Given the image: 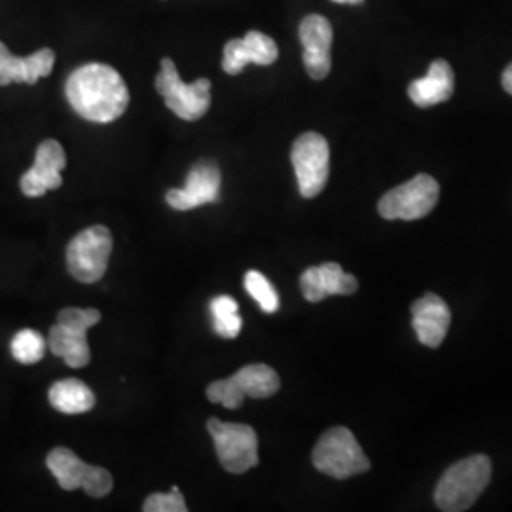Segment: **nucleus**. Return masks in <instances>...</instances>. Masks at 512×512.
<instances>
[{"label": "nucleus", "instance_id": "nucleus-7", "mask_svg": "<svg viewBox=\"0 0 512 512\" xmlns=\"http://www.w3.org/2000/svg\"><path fill=\"white\" fill-rule=\"evenodd\" d=\"M298 190L304 198H315L327 186L330 173V148L327 139L315 131H308L294 141L291 150Z\"/></svg>", "mask_w": 512, "mask_h": 512}, {"label": "nucleus", "instance_id": "nucleus-1", "mask_svg": "<svg viewBox=\"0 0 512 512\" xmlns=\"http://www.w3.org/2000/svg\"><path fill=\"white\" fill-rule=\"evenodd\" d=\"M74 112L95 124L118 120L129 105V90L116 69L105 63H88L74 71L65 84Z\"/></svg>", "mask_w": 512, "mask_h": 512}, {"label": "nucleus", "instance_id": "nucleus-26", "mask_svg": "<svg viewBox=\"0 0 512 512\" xmlns=\"http://www.w3.org/2000/svg\"><path fill=\"white\" fill-rule=\"evenodd\" d=\"M501 84H503V88H505V92L511 93L512 95V63L505 69V73H503V78H501Z\"/></svg>", "mask_w": 512, "mask_h": 512}, {"label": "nucleus", "instance_id": "nucleus-20", "mask_svg": "<svg viewBox=\"0 0 512 512\" xmlns=\"http://www.w3.org/2000/svg\"><path fill=\"white\" fill-rule=\"evenodd\" d=\"M50 404L61 414H86L95 406L92 389L80 380H61L50 387Z\"/></svg>", "mask_w": 512, "mask_h": 512}, {"label": "nucleus", "instance_id": "nucleus-4", "mask_svg": "<svg viewBox=\"0 0 512 512\" xmlns=\"http://www.w3.org/2000/svg\"><path fill=\"white\" fill-rule=\"evenodd\" d=\"M156 90L164 97L167 109L186 122L200 120L211 107V82L200 78L194 84H184L175 61L169 57H164L160 63Z\"/></svg>", "mask_w": 512, "mask_h": 512}, {"label": "nucleus", "instance_id": "nucleus-25", "mask_svg": "<svg viewBox=\"0 0 512 512\" xmlns=\"http://www.w3.org/2000/svg\"><path fill=\"white\" fill-rule=\"evenodd\" d=\"M99 321H101V313L92 308H65L57 315V323L74 327V329H92Z\"/></svg>", "mask_w": 512, "mask_h": 512}, {"label": "nucleus", "instance_id": "nucleus-23", "mask_svg": "<svg viewBox=\"0 0 512 512\" xmlns=\"http://www.w3.org/2000/svg\"><path fill=\"white\" fill-rule=\"evenodd\" d=\"M243 285H245V291L255 298L260 310L266 311V313H275L279 310V296L266 275L251 270L245 274Z\"/></svg>", "mask_w": 512, "mask_h": 512}, {"label": "nucleus", "instance_id": "nucleus-17", "mask_svg": "<svg viewBox=\"0 0 512 512\" xmlns=\"http://www.w3.org/2000/svg\"><path fill=\"white\" fill-rule=\"evenodd\" d=\"M55 54L50 48H42L27 57L12 54L0 42V86L8 84H37L40 78L54 71Z\"/></svg>", "mask_w": 512, "mask_h": 512}, {"label": "nucleus", "instance_id": "nucleus-13", "mask_svg": "<svg viewBox=\"0 0 512 512\" xmlns=\"http://www.w3.org/2000/svg\"><path fill=\"white\" fill-rule=\"evenodd\" d=\"M298 37L304 46V65L313 80L327 78L332 67L330 48H332V25L327 18L311 14L302 19Z\"/></svg>", "mask_w": 512, "mask_h": 512}, {"label": "nucleus", "instance_id": "nucleus-22", "mask_svg": "<svg viewBox=\"0 0 512 512\" xmlns=\"http://www.w3.org/2000/svg\"><path fill=\"white\" fill-rule=\"evenodd\" d=\"M46 348L48 340L33 329L19 330L10 344L14 359L21 365H37L38 361H42Z\"/></svg>", "mask_w": 512, "mask_h": 512}, {"label": "nucleus", "instance_id": "nucleus-8", "mask_svg": "<svg viewBox=\"0 0 512 512\" xmlns=\"http://www.w3.org/2000/svg\"><path fill=\"white\" fill-rule=\"evenodd\" d=\"M112 236L107 226H92L74 236L67 247V268L80 283H97L109 266Z\"/></svg>", "mask_w": 512, "mask_h": 512}, {"label": "nucleus", "instance_id": "nucleus-16", "mask_svg": "<svg viewBox=\"0 0 512 512\" xmlns=\"http://www.w3.org/2000/svg\"><path fill=\"white\" fill-rule=\"evenodd\" d=\"M300 289L308 302H321L332 294L357 293L359 281L355 275L346 274L340 264L325 262L321 266H311L300 275Z\"/></svg>", "mask_w": 512, "mask_h": 512}, {"label": "nucleus", "instance_id": "nucleus-11", "mask_svg": "<svg viewBox=\"0 0 512 512\" xmlns=\"http://www.w3.org/2000/svg\"><path fill=\"white\" fill-rule=\"evenodd\" d=\"M220 175L219 165L211 160H200L188 171L184 188H173L165 194V202L177 211H190L202 207L205 203L219 202Z\"/></svg>", "mask_w": 512, "mask_h": 512}, {"label": "nucleus", "instance_id": "nucleus-2", "mask_svg": "<svg viewBox=\"0 0 512 512\" xmlns=\"http://www.w3.org/2000/svg\"><path fill=\"white\" fill-rule=\"evenodd\" d=\"M492 478V463L482 454L454 463L439 480L435 503L440 511L463 512L473 507Z\"/></svg>", "mask_w": 512, "mask_h": 512}, {"label": "nucleus", "instance_id": "nucleus-12", "mask_svg": "<svg viewBox=\"0 0 512 512\" xmlns=\"http://www.w3.org/2000/svg\"><path fill=\"white\" fill-rule=\"evenodd\" d=\"M67 165V156L63 147L54 141H42L35 154V164L21 177V192L27 198H42L48 190H57L63 179L61 171Z\"/></svg>", "mask_w": 512, "mask_h": 512}, {"label": "nucleus", "instance_id": "nucleus-14", "mask_svg": "<svg viewBox=\"0 0 512 512\" xmlns=\"http://www.w3.org/2000/svg\"><path fill=\"white\" fill-rule=\"evenodd\" d=\"M277 44L272 37L249 31L243 38H234L226 42L224 57H222V69L226 74H239L247 65H274L277 61Z\"/></svg>", "mask_w": 512, "mask_h": 512}, {"label": "nucleus", "instance_id": "nucleus-24", "mask_svg": "<svg viewBox=\"0 0 512 512\" xmlns=\"http://www.w3.org/2000/svg\"><path fill=\"white\" fill-rule=\"evenodd\" d=\"M145 512H186V501H184L183 494L179 492V488H171V492L167 494H152L148 495L145 505H143Z\"/></svg>", "mask_w": 512, "mask_h": 512}, {"label": "nucleus", "instance_id": "nucleus-15", "mask_svg": "<svg viewBox=\"0 0 512 512\" xmlns=\"http://www.w3.org/2000/svg\"><path fill=\"white\" fill-rule=\"evenodd\" d=\"M450 321V308L437 294H425L412 304V327L427 348H439L450 329Z\"/></svg>", "mask_w": 512, "mask_h": 512}, {"label": "nucleus", "instance_id": "nucleus-21", "mask_svg": "<svg viewBox=\"0 0 512 512\" xmlns=\"http://www.w3.org/2000/svg\"><path fill=\"white\" fill-rule=\"evenodd\" d=\"M209 308L213 315V329L220 338H226V340L238 338L241 325H243V321L239 317L238 302L228 294H220L211 300Z\"/></svg>", "mask_w": 512, "mask_h": 512}, {"label": "nucleus", "instance_id": "nucleus-10", "mask_svg": "<svg viewBox=\"0 0 512 512\" xmlns=\"http://www.w3.org/2000/svg\"><path fill=\"white\" fill-rule=\"evenodd\" d=\"M46 465L50 473L55 476V480L59 482V486L67 492L82 488L86 494L99 499L109 495L114 486L112 475L107 469L84 463L69 448L52 450L46 458Z\"/></svg>", "mask_w": 512, "mask_h": 512}, {"label": "nucleus", "instance_id": "nucleus-27", "mask_svg": "<svg viewBox=\"0 0 512 512\" xmlns=\"http://www.w3.org/2000/svg\"><path fill=\"white\" fill-rule=\"evenodd\" d=\"M332 2H338V4H361L365 0H332Z\"/></svg>", "mask_w": 512, "mask_h": 512}, {"label": "nucleus", "instance_id": "nucleus-3", "mask_svg": "<svg viewBox=\"0 0 512 512\" xmlns=\"http://www.w3.org/2000/svg\"><path fill=\"white\" fill-rule=\"evenodd\" d=\"M311 461L317 471L338 480L361 475L370 469V459L366 458L361 444L348 427H332L323 433L313 448Z\"/></svg>", "mask_w": 512, "mask_h": 512}, {"label": "nucleus", "instance_id": "nucleus-19", "mask_svg": "<svg viewBox=\"0 0 512 512\" xmlns=\"http://www.w3.org/2000/svg\"><path fill=\"white\" fill-rule=\"evenodd\" d=\"M48 348L52 349L55 357H61L71 368H82L92 361L88 330L55 323L48 336Z\"/></svg>", "mask_w": 512, "mask_h": 512}, {"label": "nucleus", "instance_id": "nucleus-18", "mask_svg": "<svg viewBox=\"0 0 512 512\" xmlns=\"http://www.w3.org/2000/svg\"><path fill=\"white\" fill-rule=\"evenodd\" d=\"M408 95L421 109L435 107L454 95V71L444 59H435L423 78L408 86Z\"/></svg>", "mask_w": 512, "mask_h": 512}, {"label": "nucleus", "instance_id": "nucleus-9", "mask_svg": "<svg viewBox=\"0 0 512 512\" xmlns=\"http://www.w3.org/2000/svg\"><path fill=\"white\" fill-rule=\"evenodd\" d=\"M439 196V183L431 175L421 173L389 190L378 203V211L385 220L423 219L435 209Z\"/></svg>", "mask_w": 512, "mask_h": 512}, {"label": "nucleus", "instance_id": "nucleus-5", "mask_svg": "<svg viewBox=\"0 0 512 512\" xmlns=\"http://www.w3.org/2000/svg\"><path fill=\"white\" fill-rule=\"evenodd\" d=\"M279 376L272 366L247 365L226 380H219L207 387V399L222 404L228 410L239 408L245 397L268 399L279 391Z\"/></svg>", "mask_w": 512, "mask_h": 512}, {"label": "nucleus", "instance_id": "nucleus-6", "mask_svg": "<svg viewBox=\"0 0 512 512\" xmlns=\"http://www.w3.org/2000/svg\"><path fill=\"white\" fill-rule=\"evenodd\" d=\"M207 431L215 440L220 465L228 473L243 475L258 465V437L253 427L211 418Z\"/></svg>", "mask_w": 512, "mask_h": 512}]
</instances>
